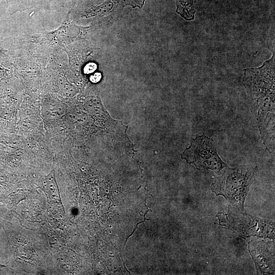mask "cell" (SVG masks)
<instances>
[{
	"mask_svg": "<svg viewBox=\"0 0 275 275\" xmlns=\"http://www.w3.org/2000/svg\"><path fill=\"white\" fill-rule=\"evenodd\" d=\"M274 53L257 68L244 70L243 83L252 102L258 122L274 119Z\"/></svg>",
	"mask_w": 275,
	"mask_h": 275,
	"instance_id": "obj_1",
	"label": "cell"
},
{
	"mask_svg": "<svg viewBox=\"0 0 275 275\" xmlns=\"http://www.w3.org/2000/svg\"><path fill=\"white\" fill-rule=\"evenodd\" d=\"M181 157L198 170L210 169L218 172L227 167L218 155L213 140L204 134L191 140L190 146L183 152Z\"/></svg>",
	"mask_w": 275,
	"mask_h": 275,
	"instance_id": "obj_2",
	"label": "cell"
},
{
	"mask_svg": "<svg viewBox=\"0 0 275 275\" xmlns=\"http://www.w3.org/2000/svg\"><path fill=\"white\" fill-rule=\"evenodd\" d=\"M251 177V174L249 172L228 169L211 185V190L217 196L223 195L243 209Z\"/></svg>",
	"mask_w": 275,
	"mask_h": 275,
	"instance_id": "obj_3",
	"label": "cell"
},
{
	"mask_svg": "<svg viewBox=\"0 0 275 275\" xmlns=\"http://www.w3.org/2000/svg\"><path fill=\"white\" fill-rule=\"evenodd\" d=\"M10 15L31 10H51L63 8L67 0H5Z\"/></svg>",
	"mask_w": 275,
	"mask_h": 275,
	"instance_id": "obj_4",
	"label": "cell"
},
{
	"mask_svg": "<svg viewBox=\"0 0 275 275\" xmlns=\"http://www.w3.org/2000/svg\"><path fill=\"white\" fill-rule=\"evenodd\" d=\"M63 105L57 101L49 100L46 101L42 105V112L46 119H56L60 118L64 113Z\"/></svg>",
	"mask_w": 275,
	"mask_h": 275,
	"instance_id": "obj_5",
	"label": "cell"
},
{
	"mask_svg": "<svg viewBox=\"0 0 275 275\" xmlns=\"http://www.w3.org/2000/svg\"><path fill=\"white\" fill-rule=\"evenodd\" d=\"M176 12L187 21L194 20L196 11L194 0H176Z\"/></svg>",
	"mask_w": 275,
	"mask_h": 275,
	"instance_id": "obj_6",
	"label": "cell"
},
{
	"mask_svg": "<svg viewBox=\"0 0 275 275\" xmlns=\"http://www.w3.org/2000/svg\"><path fill=\"white\" fill-rule=\"evenodd\" d=\"M54 179V178L47 179L44 192L48 202L58 203L62 204L59 190Z\"/></svg>",
	"mask_w": 275,
	"mask_h": 275,
	"instance_id": "obj_7",
	"label": "cell"
},
{
	"mask_svg": "<svg viewBox=\"0 0 275 275\" xmlns=\"http://www.w3.org/2000/svg\"><path fill=\"white\" fill-rule=\"evenodd\" d=\"M9 64L6 58L0 52V80L6 77L9 71Z\"/></svg>",
	"mask_w": 275,
	"mask_h": 275,
	"instance_id": "obj_8",
	"label": "cell"
},
{
	"mask_svg": "<svg viewBox=\"0 0 275 275\" xmlns=\"http://www.w3.org/2000/svg\"><path fill=\"white\" fill-rule=\"evenodd\" d=\"M124 6H130L132 8L139 7L142 8L144 5L145 0H121Z\"/></svg>",
	"mask_w": 275,
	"mask_h": 275,
	"instance_id": "obj_9",
	"label": "cell"
},
{
	"mask_svg": "<svg viewBox=\"0 0 275 275\" xmlns=\"http://www.w3.org/2000/svg\"><path fill=\"white\" fill-rule=\"evenodd\" d=\"M77 6L81 8H86L94 5L99 4L101 0H75Z\"/></svg>",
	"mask_w": 275,
	"mask_h": 275,
	"instance_id": "obj_10",
	"label": "cell"
},
{
	"mask_svg": "<svg viewBox=\"0 0 275 275\" xmlns=\"http://www.w3.org/2000/svg\"><path fill=\"white\" fill-rule=\"evenodd\" d=\"M1 0H0V2H1Z\"/></svg>",
	"mask_w": 275,
	"mask_h": 275,
	"instance_id": "obj_11",
	"label": "cell"
}]
</instances>
